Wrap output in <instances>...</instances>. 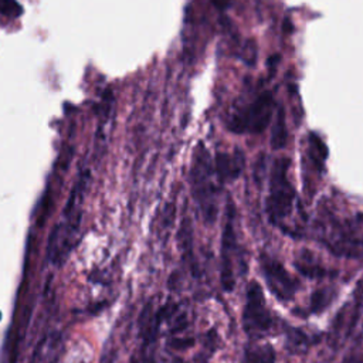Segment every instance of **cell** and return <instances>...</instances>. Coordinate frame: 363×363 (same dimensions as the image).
Instances as JSON below:
<instances>
[{"label": "cell", "instance_id": "12", "mask_svg": "<svg viewBox=\"0 0 363 363\" xmlns=\"http://www.w3.org/2000/svg\"><path fill=\"white\" fill-rule=\"evenodd\" d=\"M211 1H213V4H214L216 7H218V9H221V10L227 9V7L230 6V3H231V0H211Z\"/></svg>", "mask_w": 363, "mask_h": 363}, {"label": "cell", "instance_id": "7", "mask_svg": "<svg viewBox=\"0 0 363 363\" xmlns=\"http://www.w3.org/2000/svg\"><path fill=\"white\" fill-rule=\"evenodd\" d=\"M234 211L231 203L228 204L227 223L221 238V284L225 291L234 288V271H233V257L235 250V231H234Z\"/></svg>", "mask_w": 363, "mask_h": 363}, {"label": "cell", "instance_id": "1", "mask_svg": "<svg viewBox=\"0 0 363 363\" xmlns=\"http://www.w3.org/2000/svg\"><path fill=\"white\" fill-rule=\"evenodd\" d=\"M214 179H217L214 162H211L207 149L200 143L193 159L191 184L201 211L210 220L214 218L217 210V187Z\"/></svg>", "mask_w": 363, "mask_h": 363}, {"label": "cell", "instance_id": "11", "mask_svg": "<svg viewBox=\"0 0 363 363\" xmlns=\"http://www.w3.org/2000/svg\"><path fill=\"white\" fill-rule=\"evenodd\" d=\"M23 13L21 6L16 0H0V16L14 18Z\"/></svg>", "mask_w": 363, "mask_h": 363}, {"label": "cell", "instance_id": "9", "mask_svg": "<svg viewBox=\"0 0 363 363\" xmlns=\"http://www.w3.org/2000/svg\"><path fill=\"white\" fill-rule=\"evenodd\" d=\"M244 363H275V352L269 345H254L245 350Z\"/></svg>", "mask_w": 363, "mask_h": 363}, {"label": "cell", "instance_id": "6", "mask_svg": "<svg viewBox=\"0 0 363 363\" xmlns=\"http://www.w3.org/2000/svg\"><path fill=\"white\" fill-rule=\"evenodd\" d=\"M261 269H262V274H264L268 288L277 298H279L282 301L292 298V295L295 294V289H296V284L279 261L271 258L269 255L262 254L261 255Z\"/></svg>", "mask_w": 363, "mask_h": 363}, {"label": "cell", "instance_id": "2", "mask_svg": "<svg viewBox=\"0 0 363 363\" xmlns=\"http://www.w3.org/2000/svg\"><path fill=\"white\" fill-rule=\"evenodd\" d=\"M289 162L286 157L274 162L269 177V194L267 199V211L272 221H281L291 213L295 199L294 187L288 177Z\"/></svg>", "mask_w": 363, "mask_h": 363}, {"label": "cell", "instance_id": "8", "mask_svg": "<svg viewBox=\"0 0 363 363\" xmlns=\"http://www.w3.org/2000/svg\"><path fill=\"white\" fill-rule=\"evenodd\" d=\"M244 157L240 149H235L234 153H217L214 159V170L218 182H228L235 177L242 170Z\"/></svg>", "mask_w": 363, "mask_h": 363}, {"label": "cell", "instance_id": "10", "mask_svg": "<svg viewBox=\"0 0 363 363\" xmlns=\"http://www.w3.org/2000/svg\"><path fill=\"white\" fill-rule=\"evenodd\" d=\"M286 126H285V119H284V111L279 108V113L277 115V121L272 129V146L275 149L282 147L286 140Z\"/></svg>", "mask_w": 363, "mask_h": 363}, {"label": "cell", "instance_id": "4", "mask_svg": "<svg viewBox=\"0 0 363 363\" xmlns=\"http://www.w3.org/2000/svg\"><path fill=\"white\" fill-rule=\"evenodd\" d=\"M274 98L272 92L264 91L254 101L237 111L230 119V129L234 132H262L272 116Z\"/></svg>", "mask_w": 363, "mask_h": 363}, {"label": "cell", "instance_id": "5", "mask_svg": "<svg viewBox=\"0 0 363 363\" xmlns=\"http://www.w3.org/2000/svg\"><path fill=\"white\" fill-rule=\"evenodd\" d=\"M242 325L245 332L250 335H261L272 325V316L267 308L264 291L257 282H251L247 289Z\"/></svg>", "mask_w": 363, "mask_h": 363}, {"label": "cell", "instance_id": "3", "mask_svg": "<svg viewBox=\"0 0 363 363\" xmlns=\"http://www.w3.org/2000/svg\"><path fill=\"white\" fill-rule=\"evenodd\" d=\"M85 182H86V177H81L79 184H77L75 189L72 190L71 199L64 213V220L58 225H55V230L51 235L50 257L52 259L65 257L67 251L69 250L74 241V237L79 225V199H82V190L85 187Z\"/></svg>", "mask_w": 363, "mask_h": 363}]
</instances>
